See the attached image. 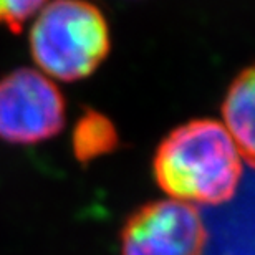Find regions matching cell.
I'll return each instance as SVG.
<instances>
[{
	"label": "cell",
	"mask_w": 255,
	"mask_h": 255,
	"mask_svg": "<svg viewBox=\"0 0 255 255\" xmlns=\"http://www.w3.org/2000/svg\"><path fill=\"white\" fill-rule=\"evenodd\" d=\"M242 156L222 123L192 120L174 128L152 157L157 186L174 201L226 204L242 179Z\"/></svg>",
	"instance_id": "obj_1"
},
{
	"label": "cell",
	"mask_w": 255,
	"mask_h": 255,
	"mask_svg": "<svg viewBox=\"0 0 255 255\" xmlns=\"http://www.w3.org/2000/svg\"><path fill=\"white\" fill-rule=\"evenodd\" d=\"M111 48L103 12L86 0H53L30 30V52L43 75L60 81L90 76Z\"/></svg>",
	"instance_id": "obj_2"
},
{
	"label": "cell",
	"mask_w": 255,
	"mask_h": 255,
	"mask_svg": "<svg viewBox=\"0 0 255 255\" xmlns=\"http://www.w3.org/2000/svg\"><path fill=\"white\" fill-rule=\"evenodd\" d=\"M65 98L47 75L18 68L0 78V139L37 144L65 126Z\"/></svg>",
	"instance_id": "obj_3"
},
{
	"label": "cell",
	"mask_w": 255,
	"mask_h": 255,
	"mask_svg": "<svg viewBox=\"0 0 255 255\" xmlns=\"http://www.w3.org/2000/svg\"><path fill=\"white\" fill-rule=\"evenodd\" d=\"M207 231L192 204L166 199L141 206L121 231V255H202Z\"/></svg>",
	"instance_id": "obj_4"
},
{
	"label": "cell",
	"mask_w": 255,
	"mask_h": 255,
	"mask_svg": "<svg viewBox=\"0 0 255 255\" xmlns=\"http://www.w3.org/2000/svg\"><path fill=\"white\" fill-rule=\"evenodd\" d=\"M254 68L249 66L232 80L222 101V126L249 166L254 164Z\"/></svg>",
	"instance_id": "obj_5"
},
{
	"label": "cell",
	"mask_w": 255,
	"mask_h": 255,
	"mask_svg": "<svg viewBox=\"0 0 255 255\" xmlns=\"http://www.w3.org/2000/svg\"><path fill=\"white\" fill-rule=\"evenodd\" d=\"M118 144V131L106 115L88 110L76 121L71 134V149L76 159L83 164L110 154Z\"/></svg>",
	"instance_id": "obj_6"
},
{
	"label": "cell",
	"mask_w": 255,
	"mask_h": 255,
	"mask_svg": "<svg viewBox=\"0 0 255 255\" xmlns=\"http://www.w3.org/2000/svg\"><path fill=\"white\" fill-rule=\"evenodd\" d=\"M47 5V0H0V25L10 32H22L25 23Z\"/></svg>",
	"instance_id": "obj_7"
}]
</instances>
